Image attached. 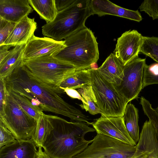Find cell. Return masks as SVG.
Masks as SVG:
<instances>
[{
	"label": "cell",
	"instance_id": "obj_25",
	"mask_svg": "<svg viewBox=\"0 0 158 158\" xmlns=\"http://www.w3.org/2000/svg\"><path fill=\"white\" fill-rule=\"evenodd\" d=\"M6 90L21 108L36 120H37L43 113L40 108L33 105L31 102L24 96L12 91Z\"/></svg>",
	"mask_w": 158,
	"mask_h": 158
},
{
	"label": "cell",
	"instance_id": "obj_22",
	"mask_svg": "<svg viewBox=\"0 0 158 158\" xmlns=\"http://www.w3.org/2000/svg\"><path fill=\"white\" fill-rule=\"evenodd\" d=\"M90 84V77L88 69L77 70L72 75L63 81L59 86L63 89L66 88L76 89Z\"/></svg>",
	"mask_w": 158,
	"mask_h": 158
},
{
	"label": "cell",
	"instance_id": "obj_29",
	"mask_svg": "<svg viewBox=\"0 0 158 158\" xmlns=\"http://www.w3.org/2000/svg\"><path fill=\"white\" fill-rule=\"evenodd\" d=\"M141 11H144L153 20L158 19V0H145L139 6Z\"/></svg>",
	"mask_w": 158,
	"mask_h": 158
},
{
	"label": "cell",
	"instance_id": "obj_30",
	"mask_svg": "<svg viewBox=\"0 0 158 158\" xmlns=\"http://www.w3.org/2000/svg\"><path fill=\"white\" fill-rule=\"evenodd\" d=\"M16 24L0 18V45L4 44Z\"/></svg>",
	"mask_w": 158,
	"mask_h": 158
},
{
	"label": "cell",
	"instance_id": "obj_6",
	"mask_svg": "<svg viewBox=\"0 0 158 158\" xmlns=\"http://www.w3.org/2000/svg\"><path fill=\"white\" fill-rule=\"evenodd\" d=\"M23 63L38 80L46 84L58 86L78 70L74 66L53 56L23 60Z\"/></svg>",
	"mask_w": 158,
	"mask_h": 158
},
{
	"label": "cell",
	"instance_id": "obj_13",
	"mask_svg": "<svg viewBox=\"0 0 158 158\" xmlns=\"http://www.w3.org/2000/svg\"><path fill=\"white\" fill-rule=\"evenodd\" d=\"M132 158H158V137L148 121L143 126Z\"/></svg>",
	"mask_w": 158,
	"mask_h": 158
},
{
	"label": "cell",
	"instance_id": "obj_10",
	"mask_svg": "<svg viewBox=\"0 0 158 158\" xmlns=\"http://www.w3.org/2000/svg\"><path fill=\"white\" fill-rule=\"evenodd\" d=\"M143 41V36L137 30L126 31L118 38L114 54L125 65L138 57Z\"/></svg>",
	"mask_w": 158,
	"mask_h": 158
},
{
	"label": "cell",
	"instance_id": "obj_15",
	"mask_svg": "<svg viewBox=\"0 0 158 158\" xmlns=\"http://www.w3.org/2000/svg\"><path fill=\"white\" fill-rule=\"evenodd\" d=\"M28 0H0V18L17 23L32 12Z\"/></svg>",
	"mask_w": 158,
	"mask_h": 158
},
{
	"label": "cell",
	"instance_id": "obj_17",
	"mask_svg": "<svg viewBox=\"0 0 158 158\" xmlns=\"http://www.w3.org/2000/svg\"><path fill=\"white\" fill-rule=\"evenodd\" d=\"M36 147L31 139L17 140L0 148V158H36Z\"/></svg>",
	"mask_w": 158,
	"mask_h": 158
},
{
	"label": "cell",
	"instance_id": "obj_1",
	"mask_svg": "<svg viewBox=\"0 0 158 158\" xmlns=\"http://www.w3.org/2000/svg\"><path fill=\"white\" fill-rule=\"evenodd\" d=\"M3 79L7 90L24 96L43 111L61 115L75 122L90 124L87 116L62 98L61 95L65 93L63 89L35 78L23 65V61Z\"/></svg>",
	"mask_w": 158,
	"mask_h": 158
},
{
	"label": "cell",
	"instance_id": "obj_35",
	"mask_svg": "<svg viewBox=\"0 0 158 158\" xmlns=\"http://www.w3.org/2000/svg\"><path fill=\"white\" fill-rule=\"evenodd\" d=\"M11 47V45L5 44L0 45V62L9 54L11 49H9Z\"/></svg>",
	"mask_w": 158,
	"mask_h": 158
},
{
	"label": "cell",
	"instance_id": "obj_4",
	"mask_svg": "<svg viewBox=\"0 0 158 158\" xmlns=\"http://www.w3.org/2000/svg\"><path fill=\"white\" fill-rule=\"evenodd\" d=\"M90 0H76L72 5L58 12L54 20L42 27L43 35L60 41L85 26L92 15Z\"/></svg>",
	"mask_w": 158,
	"mask_h": 158
},
{
	"label": "cell",
	"instance_id": "obj_3",
	"mask_svg": "<svg viewBox=\"0 0 158 158\" xmlns=\"http://www.w3.org/2000/svg\"><path fill=\"white\" fill-rule=\"evenodd\" d=\"M66 46L53 56L68 63L78 70L87 69L99 59L98 43L94 33L86 26L67 37Z\"/></svg>",
	"mask_w": 158,
	"mask_h": 158
},
{
	"label": "cell",
	"instance_id": "obj_11",
	"mask_svg": "<svg viewBox=\"0 0 158 158\" xmlns=\"http://www.w3.org/2000/svg\"><path fill=\"white\" fill-rule=\"evenodd\" d=\"M92 125L97 134L106 135L126 143L136 146L127 130L123 116H101Z\"/></svg>",
	"mask_w": 158,
	"mask_h": 158
},
{
	"label": "cell",
	"instance_id": "obj_14",
	"mask_svg": "<svg viewBox=\"0 0 158 158\" xmlns=\"http://www.w3.org/2000/svg\"><path fill=\"white\" fill-rule=\"evenodd\" d=\"M90 6L92 15L99 16L108 15L119 16L140 22L142 18L137 10H130L116 5L108 0H90Z\"/></svg>",
	"mask_w": 158,
	"mask_h": 158
},
{
	"label": "cell",
	"instance_id": "obj_8",
	"mask_svg": "<svg viewBox=\"0 0 158 158\" xmlns=\"http://www.w3.org/2000/svg\"><path fill=\"white\" fill-rule=\"evenodd\" d=\"M92 143L73 158H132L136 146L97 134Z\"/></svg>",
	"mask_w": 158,
	"mask_h": 158
},
{
	"label": "cell",
	"instance_id": "obj_33",
	"mask_svg": "<svg viewBox=\"0 0 158 158\" xmlns=\"http://www.w3.org/2000/svg\"><path fill=\"white\" fill-rule=\"evenodd\" d=\"M76 0H55L56 6L58 12L67 8L74 3Z\"/></svg>",
	"mask_w": 158,
	"mask_h": 158
},
{
	"label": "cell",
	"instance_id": "obj_2",
	"mask_svg": "<svg viewBox=\"0 0 158 158\" xmlns=\"http://www.w3.org/2000/svg\"><path fill=\"white\" fill-rule=\"evenodd\" d=\"M51 125L42 148L51 158H73L85 150L93 139H85L89 132L95 131L87 124L69 122L56 115H47Z\"/></svg>",
	"mask_w": 158,
	"mask_h": 158
},
{
	"label": "cell",
	"instance_id": "obj_37",
	"mask_svg": "<svg viewBox=\"0 0 158 158\" xmlns=\"http://www.w3.org/2000/svg\"><path fill=\"white\" fill-rule=\"evenodd\" d=\"M98 68V66L97 63V62H94L92 63L90 65L89 69L97 70Z\"/></svg>",
	"mask_w": 158,
	"mask_h": 158
},
{
	"label": "cell",
	"instance_id": "obj_19",
	"mask_svg": "<svg viewBox=\"0 0 158 158\" xmlns=\"http://www.w3.org/2000/svg\"><path fill=\"white\" fill-rule=\"evenodd\" d=\"M26 44L18 45L10 50L9 54L0 62V78L3 79L22 62Z\"/></svg>",
	"mask_w": 158,
	"mask_h": 158
},
{
	"label": "cell",
	"instance_id": "obj_12",
	"mask_svg": "<svg viewBox=\"0 0 158 158\" xmlns=\"http://www.w3.org/2000/svg\"><path fill=\"white\" fill-rule=\"evenodd\" d=\"M66 46L64 40L56 41L48 37L33 35L26 44L22 59L30 60L41 56H53Z\"/></svg>",
	"mask_w": 158,
	"mask_h": 158
},
{
	"label": "cell",
	"instance_id": "obj_28",
	"mask_svg": "<svg viewBox=\"0 0 158 158\" xmlns=\"http://www.w3.org/2000/svg\"><path fill=\"white\" fill-rule=\"evenodd\" d=\"M158 84V63L146 64L144 71L143 89L152 84Z\"/></svg>",
	"mask_w": 158,
	"mask_h": 158
},
{
	"label": "cell",
	"instance_id": "obj_18",
	"mask_svg": "<svg viewBox=\"0 0 158 158\" xmlns=\"http://www.w3.org/2000/svg\"><path fill=\"white\" fill-rule=\"evenodd\" d=\"M124 66L115 55L111 53L97 70L105 79L116 86L120 84L124 77Z\"/></svg>",
	"mask_w": 158,
	"mask_h": 158
},
{
	"label": "cell",
	"instance_id": "obj_32",
	"mask_svg": "<svg viewBox=\"0 0 158 158\" xmlns=\"http://www.w3.org/2000/svg\"><path fill=\"white\" fill-rule=\"evenodd\" d=\"M6 90L4 80L0 78V116L3 115L6 102Z\"/></svg>",
	"mask_w": 158,
	"mask_h": 158
},
{
	"label": "cell",
	"instance_id": "obj_36",
	"mask_svg": "<svg viewBox=\"0 0 158 158\" xmlns=\"http://www.w3.org/2000/svg\"><path fill=\"white\" fill-rule=\"evenodd\" d=\"M36 158H51L42 150V147H38Z\"/></svg>",
	"mask_w": 158,
	"mask_h": 158
},
{
	"label": "cell",
	"instance_id": "obj_27",
	"mask_svg": "<svg viewBox=\"0 0 158 158\" xmlns=\"http://www.w3.org/2000/svg\"><path fill=\"white\" fill-rule=\"evenodd\" d=\"M140 104L144 113L155 128L158 137V111L153 108L150 102L143 97L140 98Z\"/></svg>",
	"mask_w": 158,
	"mask_h": 158
},
{
	"label": "cell",
	"instance_id": "obj_5",
	"mask_svg": "<svg viewBox=\"0 0 158 158\" xmlns=\"http://www.w3.org/2000/svg\"><path fill=\"white\" fill-rule=\"evenodd\" d=\"M97 107L103 117L123 116L128 102L97 70L88 69Z\"/></svg>",
	"mask_w": 158,
	"mask_h": 158
},
{
	"label": "cell",
	"instance_id": "obj_7",
	"mask_svg": "<svg viewBox=\"0 0 158 158\" xmlns=\"http://www.w3.org/2000/svg\"><path fill=\"white\" fill-rule=\"evenodd\" d=\"M6 105L1 121L17 140L31 139L37 120L24 111L6 90Z\"/></svg>",
	"mask_w": 158,
	"mask_h": 158
},
{
	"label": "cell",
	"instance_id": "obj_21",
	"mask_svg": "<svg viewBox=\"0 0 158 158\" xmlns=\"http://www.w3.org/2000/svg\"><path fill=\"white\" fill-rule=\"evenodd\" d=\"M29 4L47 23L53 21L58 12L55 0H28Z\"/></svg>",
	"mask_w": 158,
	"mask_h": 158
},
{
	"label": "cell",
	"instance_id": "obj_26",
	"mask_svg": "<svg viewBox=\"0 0 158 158\" xmlns=\"http://www.w3.org/2000/svg\"><path fill=\"white\" fill-rule=\"evenodd\" d=\"M140 52L151 58L158 63V37L143 36Z\"/></svg>",
	"mask_w": 158,
	"mask_h": 158
},
{
	"label": "cell",
	"instance_id": "obj_34",
	"mask_svg": "<svg viewBox=\"0 0 158 158\" xmlns=\"http://www.w3.org/2000/svg\"><path fill=\"white\" fill-rule=\"evenodd\" d=\"M65 93L70 97L81 100L82 102L83 99L80 94L75 89L66 88L63 89Z\"/></svg>",
	"mask_w": 158,
	"mask_h": 158
},
{
	"label": "cell",
	"instance_id": "obj_20",
	"mask_svg": "<svg viewBox=\"0 0 158 158\" xmlns=\"http://www.w3.org/2000/svg\"><path fill=\"white\" fill-rule=\"evenodd\" d=\"M123 117L128 133L131 139L137 143L139 138L138 109L131 103H128Z\"/></svg>",
	"mask_w": 158,
	"mask_h": 158
},
{
	"label": "cell",
	"instance_id": "obj_16",
	"mask_svg": "<svg viewBox=\"0 0 158 158\" xmlns=\"http://www.w3.org/2000/svg\"><path fill=\"white\" fill-rule=\"evenodd\" d=\"M37 27L34 18L31 19L28 16H25L16 23L3 44L14 47L18 45L26 44L34 35Z\"/></svg>",
	"mask_w": 158,
	"mask_h": 158
},
{
	"label": "cell",
	"instance_id": "obj_38",
	"mask_svg": "<svg viewBox=\"0 0 158 158\" xmlns=\"http://www.w3.org/2000/svg\"><path fill=\"white\" fill-rule=\"evenodd\" d=\"M156 110L158 111V106L156 109Z\"/></svg>",
	"mask_w": 158,
	"mask_h": 158
},
{
	"label": "cell",
	"instance_id": "obj_31",
	"mask_svg": "<svg viewBox=\"0 0 158 158\" xmlns=\"http://www.w3.org/2000/svg\"><path fill=\"white\" fill-rule=\"evenodd\" d=\"M16 140L11 132L0 121V148Z\"/></svg>",
	"mask_w": 158,
	"mask_h": 158
},
{
	"label": "cell",
	"instance_id": "obj_24",
	"mask_svg": "<svg viewBox=\"0 0 158 158\" xmlns=\"http://www.w3.org/2000/svg\"><path fill=\"white\" fill-rule=\"evenodd\" d=\"M51 125L47 115L43 113L37 120L35 131L31 139L37 147L42 148Z\"/></svg>",
	"mask_w": 158,
	"mask_h": 158
},
{
	"label": "cell",
	"instance_id": "obj_9",
	"mask_svg": "<svg viewBox=\"0 0 158 158\" xmlns=\"http://www.w3.org/2000/svg\"><path fill=\"white\" fill-rule=\"evenodd\" d=\"M146 59L139 57L124 65V77L120 84L114 86L128 102L137 99L143 89Z\"/></svg>",
	"mask_w": 158,
	"mask_h": 158
},
{
	"label": "cell",
	"instance_id": "obj_23",
	"mask_svg": "<svg viewBox=\"0 0 158 158\" xmlns=\"http://www.w3.org/2000/svg\"><path fill=\"white\" fill-rule=\"evenodd\" d=\"M82 96L83 104L80 105L81 108L92 115L101 114V111L97 107V100L90 85L84 86L77 90Z\"/></svg>",
	"mask_w": 158,
	"mask_h": 158
}]
</instances>
